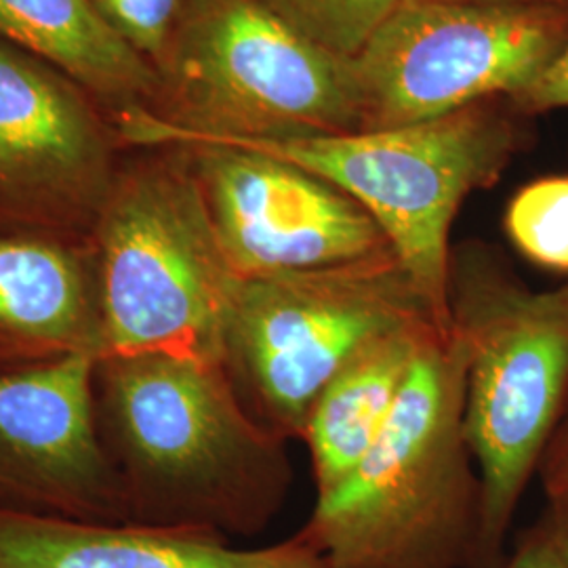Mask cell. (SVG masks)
Returning <instances> with one entry per match:
<instances>
[{"label": "cell", "mask_w": 568, "mask_h": 568, "mask_svg": "<svg viewBox=\"0 0 568 568\" xmlns=\"http://www.w3.org/2000/svg\"><path fill=\"white\" fill-rule=\"evenodd\" d=\"M95 422L126 525L253 537L288 499V440L246 408L220 358H100Z\"/></svg>", "instance_id": "6da1fadb"}, {"label": "cell", "mask_w": 568, "mask_h": 568, "mask_svg": "<svg viewBox=\"0 0 568 568\" xmlns=\"http://www.w3.org/2000/svg\"><path fill=\"white\" fill-rule=\"evenodd\" d=\"M464 405V345L438 328L379 438L297 530L326 568H478L483 485Z\"/></svg>", "instance_id": "7a4b0ae2"}, {"label": "cell", "mask_w": 568, "mask_h": 568, "mask_svg": "<svg viewBox=\"0 0 568 568\" xmlns=\"http://www.w3.org/2000/svg\"><path fill=\"white\" fill-rule=\"evenodd\" d=\"M156 74L150 112L112 116L124 150L363 129L352 60L307 41L262 0H185Z\"/></svg>", "instance_id": "3957f363"}, {"label": "cell", "mask_w": 568, "mask_h": 568, "mask_svg": "<svg viewBox=\"0 0 568 568\" xmlns=\"http://www.w3.org/2000/svg\"><path fill=\"white\" fill-rule=\"evenodd\" d=\"M447 302L483 485L478 568H499L518 504L568 410V281L535 291L493 246L464 243L450 253Z\"/></svg>", "instance_id": "277c9868"}, {"label": "cell", "mask_w": 568, "mask_h": 568, "mask_svg": "<svg viewBox=\"0 0 568 568\" xmlns=\"http://www.w3.org/2000/svg\"><path fill=\"white\" fill-rule=\"evenodd\" d=\"M91 234L102 356L166 352L220 358L241 276L225 257L190 156L133 148Z\"/></svg>", "instance_id": "5b68a950"}, {"label": "cell", "mask_w": 568, "mask_h": 568, "mask_svg": "<svg viewBox=\"0 0 568 568\" xmlns=\"http://www.w3.org/2000/svg\"><path fill=\"white\" fill-rule=\"evenodd\" d=\"M436 323L396 253L354 264L241 278L225 314L222 363L246 408L302 440L310 408L371 339Z\"/></svg>", "instance_id": "8992f818"}, {"label": "cell", "mask_w": 568, "mask_h": 568, "mask_svg": "<svg viewBox=\"0 0 568 568\" xmlns=\"http://www.w3.org/2000/svg\"><path fill=\"white\" fill-rule=\"evenodd\" d=\"M520 143L516 124L485 102L398 129L230 145L297 164L363 204L438 321L450 326V227L471 192L501 178Z\"/></svg>", "instance_id": "52a82bcc"}, {"label": "cell", "mask_w": 568, "mask_h": 568, "mask_svg": "<svg viewBox=\"0 0 568 568\" xmlns=\"http://www.w3.org/2000/svg\"><path fill=\"white\" fill-rule=\"evenodd\" d=\"M568 42V0H403L352 60L363 129L525 93Z\"/></svg>", "instance_id": "ba28073f"}, {"label": "cell", "mask_w": 568, "mask_h": 568, "mask_svg": "<svg viewBox=\"0 0 568 568\" xmlns=\"http://www.w3.org/2000/svg\"><path fill=\"white\" fill-rule=\"evenodd\" d=\"M122 152L102 103L0 37V230L91 243Z\"/></svg>", "instance_id": "9c48e42d"}, {"label": "cell", "mask_w": 568, "mask_h": 568, "mask_svg": "<svg viewBox=\"0 0 568 568\" xmlns=\"http://www.w3.org/2000/svg\"><path fill=\"white\" fill-rule=\"evenodd\" d=\"M180 148L190 156L225 257L241 278L394 253L363 204L297 164L230 143Z\"/></svg>", "instance_id": "30bf717a"}, {"label": "cell", "mask_w": 568, "mask_h": 568, "mask_svg": "<svg viewBox=\"0 0 568 568\" xmlns=\"http://www.w3.org/2000/svg\"><path fill=\"white\" fill-rule=\"evenodd\" d=\"M98 358L0 373V509L126 525L95 422Z\"/></svg>", "instance_id": "8fae6325"}, {"label": "cell", "mask_w": 568, "mask_h": 568, "mask_svg": "<svg viewBox=\"0 0 568 568\" xmlns=\"http://www.w3.org/2000/svg\"><path fill=\"white\" fill-rule=\"evenodd\" d=\"M0 568H326L300 532L234 548L199 528L82 523L0 509Z\"/></svg>", "instance_id": "7c38bea8"}, {"label": "cell", "mask_w": 568, "mask_h": 568, "mask_svg": "<svg viewBox=\"0 0 568 568\" xmlns=\"http://www.w3.org/2000/svg\"><path fill=\"white\" fill-rule=\"evenodd\" d=\"M102 356L91 243L0 230V373Z\"/></svg>", "instance_id": "4fadbf2b"}, {"label": "cell", "mask_w": 568, "mask_h": 568, "mask_svg": "<svg viewBox=\"0 0 568 568\" xmlns=\"http://www.w3.org/2000/svg\"><path fill=\"white\" fill-rule=\"evenodd\" d=\"M436 323L403 326L366 342L326 384L305 419L316 497L337 487L379 438ZM447 331V328H443Z\"/></svg>", "instance_id": "5bb4252c"}, {"label": "cell", "mask_w": 568, "mask_h": 568, "mask_svg": "<svg viewBox=\"0 0 568 568\" xmlns=\"http://www.w3.org/2000/svg\"><path fill=\"white\" fill-rule=\"evenodd\" d=\"M0 37L81 84L110 116L156 103V70L110 30L93 0H0Z\"/></svg>", "instance_id": "9a60e30c"}, {"label": "cell", "mask_w": 568, "mask_h": 568, "mask_svg": "<svg viewBox=\"0 0 568 568\" xmlns=\"http://www.w3.org/2000/svg\"><path fill=\"white\" fill-rule=\"evenodd\" d=\"M328 53L354 60L403 0H262Z\"/></svg>", "instance_id": "2e32d148"}, {"label": "cell", "mask_w": 568, "mask_h": 568, "mask_svg": "<svg viewBox=\"0 0 568 568\" xmlns=\"http://www.w3.org/2000/svg\"><path fill=\"white\" fill-rule=\"evenodd\" d=\"M506 232L528 262L568 274V175L523 185L509 201Z\"/></svg>", "instance_id": "e0dca14e"}, {"label": "cell", "mask_w": 568, "mask_h": 568, "mask_svg": "<svg viewBox=\"0 0 568 568\" xmlns=\"http://www.w3.org/2000/svg\"><path fill=\"white\" fill-rule=\"evenodd\" d=\"M185 0H93L98 13L154 70L163 63Z\"/></svg>", "instance_id": "ac0fdd59"}, {"label": "cell", "mask_w": 568, "mask_h": 568, "mask_svg": "<svg viewBox=\"0 0 568 568\" xmlns=\"http://www.w3.org/2000/svg\"><path fill=\"white\" fill-rule=\"evenodd\" d=\"M548 509L541 516L568 548V410L539 464Z\"/></svg>", "instance_id": "d6986e66"}, {"label": "cell", "mask_w": 568, "mask_h": 568, "mask_svg": "<svg viewBox=\"0 0 568 568\" xmlns=\"http://www.w3.org/2000/svg\"><path fill=\"white\" fill-rule=\"evenodd\" d=\"M499 568H568V548L541 518L520 537Z\"/></svg>", "instance_id": "ffe728a7"}, {"label": "cell", "mask_w": 568, "mask_h": 568, "mask_svg": "<svg viewBox=\"0 0 568 568\" xmlns=\"http://www.w3.org/2000/svg\"><path fill=\"white\" fill-rule=\"evenodd\" d=\"M511 103L525 114H541L568 108V42L560 55L539 77V81L530 84Z\"/></svg>", "instance_id": "44dd1931"}]
</instances>
